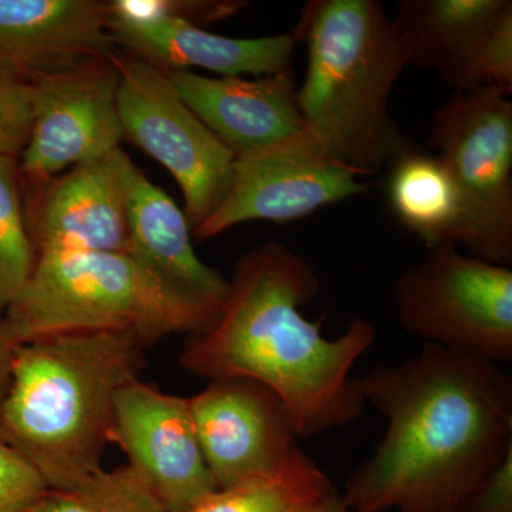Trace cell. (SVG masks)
Masks as SVG:
<instances>
[{"instance_id": "1", "label": "cell", "mask_w": 512, "mask_h": 512, "mask_svg": "<svg viewBox=\"0 0 512 512\" xmlns=\"http://www.w3.org/2000/svg\"><path fill=\"white\" fill-rule=\"evenodd\" d=\"M353 387L387 419L343 500L353 512H457L512 453V379L485 357L426 343Z\"/></svg>"}, {"instance_id": "2", "label": "cell", "mask_w": 512, "mask_h": 512, "mask_svg": "<svg viewBox=\"0 0 512 512\" xmlns=\"http://www.w3.org/2000/svg\"><path fill=\"white\" fill-rule=\"evenodd\" d=\"M319 291L309 262L279 242L239 259L227 301L210 330L188 336L180 365L204 379L245 377L284 403L298 439L343 427L362 416L365 400L350 370L372 346L376 329L357 318L338 339L320 333L299 308Z\"/></svg>"}, {"instance_id": "3", "label": "cell", "mask_w": 512, "mask_h": 512, "mask_svg": "<svg viewBox=\"0 0 512 512\" xmlns=\"http://www.w3.org/2000/svg\"><path fill=\"white\" fill-rule=\"evenodd\" d=\"M130 330L64 333L16 346L0 399V440L66 490L101 468L114 400L147 365Z\"/></svg>"}, {"instance_id": "4", "label": "cell", "mask_w": 512, "mask_h": 512, "mask_svg": "<svg viewBox=\"0 0 512 512\" xmlns=\"http://www.w3.org/2000/svg\"><path fill=\"white\" fill-rule=\"evenodd\" d=\"M292 33L308 50L298 89L308 133L357 177L387 170L414 146L387 104L409 66L394 20L377 0H311Z\"/></svg>"}, {"instance_id": "5", "label": "cell", "mask_w": 512, "mask_h": 512, "mask_svg": "<svg viewBox=\"0 0 512 512\" xmlns=\"http://www.w3.org/2000/svg\"><path fill=\"white\" fill-rule=\"evenodd\" d=\"M221 311L133 256L69 251L37 255L3 320L16 345L64 333L130 330L150 349L171 335L207 332Z\"/></svg>"}, {"instance_id": "6", "label": "cell", "mask_w": 512, "mask_h": 512, "mask_svg": "<svg viewBox=\"0 0 512 512\" xmlns=\"http://www.w3.org/2000/svg\"><path fill=\"white\" fill-rule=\"evenodd\" d=\"M430 146L439 151L463 198L460 245L467 255L512 264V101L488 86L453 92L437 107Z\"/></svg>"}, {"instance_id": "7", "label": "cell", "mask_w": 512, "mask_h": 512, "mask_svg": "<svg viewBox=\"0 0 512 512\" xmlns=\"http://www.w3.org/2000/svg\"><path fill=\"white\" fill-rule=\"evenodd\" d=\"M402 328L431 345L512 362V271L457 245L427 248L396 282Z\"/></svg>"}, {"instance_id": "8", "label": "cell", "mask_w": 512, "mask_h": 512, "mask_svg": "<svg viewBox=\"0 0 512 512\" xmlns=\"http://www.w3.org/2000/svg\"><path fill=\"white\" fill-rule=\"evenodd\" d=\"M114 62L120 74L117 104L124 138L170 171L194 231L227 197L234 154L192 113L163 70L119 49Z\"/></svg>"}, {"instance_id": "9", "label": "cell", "mask_w": 512, "mask_h": 512, "mask_svg": "<svg viewBox=\"0 0 512 512\" xmlns=\"http://www.w3.org/2000/svg\"><path fill=\"white\" fill-rule=\"evenodd\" d=\"M119 83L114 55L32 76L33 126L19 157L22 191L119 150Z\"/></svg>"}, {"instance_id": "10", "label": "cell", "mask_w": 512, "mask_h": 512, "mask_svg": "<svg viewBox=\"0 0 512 512\" xmlns=\"http://www.w3.org/2000/svg\"><path fill=\"white\" fill-rule=\"evenodd\" d=\"M367 191L353 171L336 163L306 134L235 158L227 197L192 237L207 241L251 221L288 224Z\"/></svg>"}, {"instance_id": "11", "label": "cell", "mask_w": 512, "mask_h": 512, "mask_svg": "<svg viewBox=\"0 0 512 512\" xmlns=\"http://www.w3.org/2000/svg\"><path fill=\"white\" fill-rule=\"evenodd\" d=\"M393 20L409 66L434 70L454 92L511 94V0H402Z\"/></svg>"}, {"instance_id": "12", "label": "cell", "mask_w": 512, "mask_h": 512, "mask_svg": "<svg viewBox=\"0 0 512 512\" xmlns=\"http://www.w3.org/2000/svg\"><path fill=\"white\" fill-rule=\"evenodd\" d=\"M188 404L218 490L271 476L302 451L284 403L255 380H208Z\"/></svg>"}, {"instance_id": "13", "label": "cell", "mask_w": 512, "mask_h": 512, "mask_svg": "<svg viewBox=\"0 0 512 512\" xmlns=\"http://www.w3.org/2000/svg\"><path fill=\"white\" fill-rule=\"evenodd\" d=\"M109 439L168 512L191 510L218 490L188 397L161 392L140 379L126 384L114 400Z\"/></svg>"}, {"instance_id": "14", "label": "cell", "mask_w": 512, "mask_h": 512, "mask_svg": "<svg viewBox=\"0 0 512 512\" xmlns=\"http://www.w3.org/2000/svg\"><path fill=\"white\" fill-rule=\"evenodd\" d=\"M121 148L77 164L49 183L25 191V211L36 256L49 252H120L128 255V170Z\"/></svg>"}, {"instance_id": "15", "label": "cell", "mask_w": 512, "mask_h": 512, "mask_svg": "<svg viewBox=\"0 0 512 512\" xmlns=\"http://www.w3.org/2000/svg\"><path fill=\"white\" fill-rule=\"evenodd\" d=\"M163 72L192 113L235 158L309 134L293 72L252 80L202 76L192 70Z\"/></svg>"}, {"instance_id": "16", "label": "cell", "mask_w": 512, "mask_h": 512, "mask_svg": "<svg viewBox=\"0 0 512 512\" xmlns=\"http://www.w3.org/2000/svg\"><path fill=\"white\" fill-rule=\"evenodd\" d=\"M109 32L117 49L161 70H207L220 77L274 76L292 70L298 45L292 30L282 35L239 39L215 35L185 20L121 15L111 9Z\"/></svg>"}, {"instance_id": "17", "label": "cell", "mask_w": 512, "mask_h": 512, "mask_svg": "<svg viewBox=\"0 0 512 512\" xmlns=\"http://www.w3.org/2000/svg\"><path fill=\"white\" fill-rule=\"evenodd\" d=\"M104 0H0V69L35 76L117 52Z\"/></svg>"}, {"instance_id": "18", "label": "cell", "mask_w": 512, "mask_h": 512, "mask_svg": "<svg viewBox=\"0 0 512 512\" xmlns=\"http://www.w3.org/2000/svg\"><path fill=\"white\" fill-rule=\"evenodd\" d=\"M128 255L183 291L215 306H224L229 281L204 264L192 245L184 211L146 174L131 163L127 191Z\"/></svg>"}, {"instance_id": "19", "label": "cell", "mask_w": 512, "mask_h": 512, "mask_svg": "<svg viewBox=\"0 0 512 512\" xmlns=\"http://www.w3.org/2000/svg\"><path fill=\"white\" fill-rule=\"evenodd\" d=\"M386 195L390 210L427 248L460 245L463 238V198L453 175L439 154L417 144L387 168Z\"/></svg>"}, {"instance_id": "20", "label": "cell", "mask_w": 512, "mask_h": 512, "mask_svg": "<svg viewBox=\"0 0 512 512\" xmlns=\"http://www.w3.org/2000/svg\"><path fill=\"white\" fill-rule=\"evenodd\" d=\"M333 488L318 464L301 451L271 476L217 490L185 512H309Z\"/></svg>"}, {"instance_id": "21", "label": "cell", "mask_w": 512, "mask_h": 512, "mask_svg": "<svg viewBox=\"0 0 512 512\" xmlns=\"http://www.w3.org/2000/svg\"><path fill=\"white\" fill-rule=\"evenodd\" d=\"M29 512H168L130 466L99 470L66 490H47Z\"/></svg>"}, {"instance_id": "22", "label": "cell", "mask_w": 512, "mask_h": 512, "mask_svg": "<svg viewBox=\"0 0 512 512\" xmlns=\"http://www.w3.org/2000/svg\"><path fill=\"white\" fill-rule=\"evenodd\" d=\"M20 185L19 158L0 156V318L36 265Z\"/></svg>"}, {"instance_id": "23", "label": "cell", "mask_w": 512, "mask_h": 512, "mask_svg": "<svg viewBox=\"0 0 512 512\" xmlns=\"http://www.w3.org/2000/svg\"><path fill=\"white\" fill-rule=\"evenodd\" d=\"M32 126V76L0 69V156H22Z\"/></svg>"}, {"instance_id": "24", "label": "cell", "mask_w": 512, "mask_h": 512, "mask_svg": "<svg viewBox=\"0 0 512 512\" xmlns=\"http://www.w3.org/2000/svg\"><path fill=\"white\" fill-rule=\"evenodd\" d=\"M248 2L242 0H113L111 9L121 15L134 18L147 16H165L185 20L192 25H208L217 20L234 16L239 10L247 8Z\"/></svg>"}, {"instance_id": "25", "label": "cell", "mask_w": 512, "mask_h": 512, "mask_svg": "<svg viewBox=\"0 0 512 512\" xmlns=\"http://www.w3.org/2000/svg\"><path fill=\"white\" fill-rule=\"evenodd\" d=\"M47 490L35 468L0 440V512H29Z\"/></svg>"}, {"instance_id": "26", "label": "cell", "mask_w": 512, "mask_h": 512, "mask_svg": "<svg viewBox=\"0 0 512 512\" xmlns=\"http://www.w3.org/2000/svg\"><path fill=\"white\" fill-rule=\"evenodd\" d=\"M457 512H512V453L468 495Z\"/></svg>"}, {"instance_id": "27", "label": "cell", "mask_w": 512, "mask_h": 512, "mask_svg": "<svg viewBox=\"0 0 512 512\" xmlns=\"http://www.w3.org/2000/svg\"><path fill=\"white\" fill-rule=\"evenodd\" d=\"M16 343L10 338L9 330L3 318H0V399L6 392L12 367L13 355H15Z\"/></svg>"}, {"instance_id": "28", "label": "cell", "mask_w": 512, "mask_h": 512, "mask_svg": "<svg viewBox=\"0 0 512 512\" xmlns=\"http://www.w3.org/2000/svg\"><path fill=\"white\" fill-rule=\"evenodd\" d=\"M309 512H353L343 500V495L338 488H333L328 497Z\"/></svg>"}]
</instances>
